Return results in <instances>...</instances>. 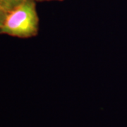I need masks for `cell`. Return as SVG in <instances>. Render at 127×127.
Returning <instances> with one entry per match:
<instances>
[{"label":"cell","mask_w":127,"mask_h":127,"mask_svg":"<svg viewBox=\"0 0 127 127\" xmlns=\"http://www.w3.org/2000/svg\"><path fill=\"white\" fill-rule=\"evenodd\" d=\"M35 1H39V2H42V1H62V0H35Z\"/></svg>","instance_id":"277c9868"},{"label":"cell","mask_w":127,"mask_h":127,"mask_svg":"<svg viewBox=\"0 0 127 127\" xmlns=\"http://www.w3.org/2000/svg\"><path fill=\"white\" fill-rule=\"evenodd\" d=\"M35 2V0H28L8 12L0 28V34L21 38L35 36L39 29Z\"/></svg>","instance_id":"6da1fadb"},{"label":"cell","mask_w":127,"mask_h":127,"mask_svg":"<svg viewBox=\"0 0 127 127\" xmlns=\"http://www.w3.org/2000/svg\"><path fill=\"white\" fill-rule=\"evenodd\" d=\"M28 0H0V6L9 12Z\"/></svg>","instance_id":"7a4b0ae2"},{"label":"cell","mask_w":127,"mask_h":127,"mask_svg":"<svg viewBox=\"0 0 127 127\" xmlns=\"http://www.w3.org/2000/svg\"><path fill=\"white\" fill-rule=\"evenodd\" d=\"M7 13H8L7 11H6L4 9L0 6V28L1 27V26L4 22Z\"/></svg>","instance_id":"3957f363"}]
</instances>
